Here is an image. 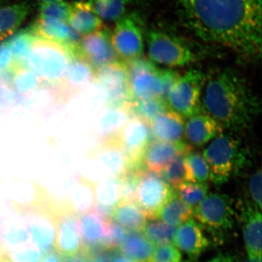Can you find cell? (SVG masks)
Returning a JSON list of instances; mask_svg holds the SVG:
<instances>
[{
  "label": "cell",
  "instance_id": "1",
  "mask_svg": "<svg viewBox=\"0 0 262 262\" xmlns=\"http://www.w3.org/2000/svg\"><path fill=\"white\" fill-rule=\"evenodd\" d=\"M262 0H181L184 22L198 37L249 59L261 53Z\"/></svg>",
  "mask_w": 262,
  "mask_h": 262
},
{
  "label": "cell",
  "instance_id": "2",
  "mask_svg": "<svg viewBox=\"0 0 262 262\" xmlns=\"http://www.w3.org/2000/svg\"><path fill=\"white\" fill-rule=\"evenodd\" d=\"M201 107L224 130L237 135L251 128L261 111L259 100L247 80L231 69L206 76Z\"/></svg>",
  "mask_w": 262,
  "mask_h": 262
},
{
  "label": "cell",
  "instance_id": "3",
  "mask_svg": "<svg viewBox=\"0 0 262 262\" xmlns=\"http://www.w3.org/2000/svg\"><path fill=\"white\" fill-rule=\"evenodd\" d=\"M72 56V48L36 38L24 67L34 72L45 85L58 91L61 87Z\"/></svg>",
  "mask_w": 262,
  "mask_h": 262
},
{
  "label": "cell",
  "instance_id": "4",
  "mask_svg": "<svg viewBox=\"0 0 262 262\" xmlns=\"http://www.w3.org/2000/svg\"><path fill=\"white\" fill-rule=\"evenodd\" d=\"M239 135L224 131L210 141L203 153L210 171V179L215 185L228 182L246 162Z\"/></svg>",
  "mask_w": 262,
  "mask_h": 262
},
{
  "label": "cell",
  "instance_id": "5",
  "mask_svg": "<svg viewBox=\"0 0 262 262\" xmlns=\"http://www.w3.org/2000/svg\"><path fill=\"white\" fill-rule=\"evenodd\" d=\"M193 214L202 229L217 242H222L233 229L235 212L232 198L225 194H207L194 208Z\"/></svg>",
  "mask_w": 262,
  "mask_h": 262
},
{
  "label": "cell",
  "instance_id": "6",
  "mask_svg": "<svg viewBox=\"0 0 262 262\" xmlns=\"http://www.w3.org/2000/svg\"><path fill=\"white\" fill-rule=\"evenodd\" d=\"M147 48L150 61L169 68L185 67L196 60L195 55L185 43L160 31L149 32Z\"/></svg>",
  "mask_w": 262,
  "mask_h": 262
},
{
  "label": "cell",
  "instance_id": "7",
  "mask_svg": "<svg viewBox=\"0 0 262 262\" xmlns=\"http://www.w3.org/2000/svg\"><path fill=\"white\" fill-rule=\"evenodd\" d=\"M206 78L205 74L196 69L181 76L169 94V108L187 118L201 113L202 92Z\"/></svg>",
  "mask_w": 262,
  "mask_h": 262
},
{
  "label": "cell",
  "instance_id": "8",
  "mask_svg": "<svg viewBox=\"0 0 262 262\" xmlns=\"http://www.w3.org/2000/svg\"><path fill=\"white\" fill-rule=\"evenodd\" d=\"M125 65L131 101L160 98L162 84L160 69L149 60L143 58L125 62Z\"/></svg>",
  "mask_w": 262,
  "mask_h": 262
},
{
  "label": "cell",
  "instance_id": "9",
  "mask_svg": "<svg viewBox=\"0 0 262 262\" xmlns=\"http://www.w3.org/2000/svg\"><path fill=\"white\" fill-rule=\"evenodd\" d=\"M112 45L117 58L128 62L142 58L144 39L142 30L134 15H123L117 20L113 32L110 34Z\"/></svg>",
  "mask_w": 262,
  "mask_h": 262
},
{
  "label": "cell",
  "instance_id": "10",
  "mask_svg": "<svg viewBox=\"0 0 262 262\" xmlns=\"http://www.w3.org/2000/svg\"><path fill=\"white\" fill-rule=\"evenodd\" d=\"M170 187L160 174L144 171L138 183L135 195L136 204L146 215V218L155 220L162 207L173 195Z\"/></svg>",
  "mask_w": 262,
  "mask_h": 262
},
{
  "label": "cell",
  "instance_id": "11",
  "mask_svg": "<svg viewBox=\"0 0 262 262\" xmlns=\"http://www.w3.org/2000/svg\"><path fill=\"white\" fill-rule=\"evenodd\" d=\"M126 156L128 168H142V156L146 146L155 140L149 122L132 116L117 136Z\"/></svg>",
  "mask_w": 262,
  "mask_h": 262
},
{
  "label": "cell",
  "instance_id": "12",
  "mask_svg": "<svg viewBox=\"0 0 262 262\" xmlns=\"http://www.w3.org/2000/svg\"><path fill=\"white\" fill-rule=\"evenodd\" d=\"M56 232L55 248L62 256H69L82 250L79 216L68 203L58 204L54 208Z\"/></svg>",
  "mask_w": 262,
  "mask_h": 262
},
{
  "label": "cell",
  "instance_id": "13",
  "mask_svg": "<svg viewBox=\"0 0 262 262\" xmlns=\"http://www.w3.org/2000/svg\"><path fill=\"white\" fill-rule=\"evenodd\" d=\"M107 97L106 106H125L130 102L126 65L116 61L96 71L95 82Z\"/></svg>",
  "mask_w": 262,
  "mask_h": 262
},
{
  "label": "cell",
  "instance_id": "14",
  "mask_svg": "<svg viewBox=\"0 0 262 262\" xmlns=\"http://www.w3.org/2000/svg\"><path fill=\"white\" fill-rule=\"evenodd\" d=\"M76 50L95 71L117 61L110 34L103 28L83 36Z\"/></svg>",
  "mask_w": 262,
  "mask_h": 262
},
{
  "label": "cell",
  "instance_id": "15",
  "mask_svg": "<svg viewBox=\"0 0 262 262\" xmlns=\"http://www.w3.org/2000/svg\"><path fill=\"white\" fill-rule=\"evenodd\" d=\"M89 155L102 179L120 178L128 168L126 156L117 138L98 141Z\"/></svg>",
  "mask_w": 262,
  "mask_h": 262
},
{
  "label": "cell",
  "instance_id": "16",
  "mask_svg": "<svg viewBox=\"0 0 262 262\" xmlns=\"http://www.w3.org/2000/svg\"><path fill=\"white\" fill-rule=\"evenodd\" d=\"M24 214L27 219L31 241L42 255L54 249L56 225L53 202L49 206Z\"/></svg>",
  "mask_w": 262,
  "mask_h": 262
},
{
  "label": "cell",
  "instance_id": "17",
  "mask_svg": "<svg viewBox=\"0 0 262 262\" xmlns=\"http://www.w3.org/2000/svg\"><path fill=\"white\" fill-rule=\"evenodd\" d=\"M76 46L72 48V58L63 84L56 91L61 103L80 94L95 82L96 71L79 54Z\"/></svg>",
  "mask_w": 262,
  "mask_h": 262
},
{
  "label": "cell",
  "instance_id": "18",
  "mask_svg": "<svg viewBox=\"0 0 262 262\" xmlns=\"http://www.w3.org/2000/svg\"><path fill=\"white\" fill-rule=\"evenodd\" d=\"M8 196L12 206L21 213L48 206L53 200L40 184L32 181L12 182L8 187Z\"/></svg>",
  "mask_w": 262,
  "mask_h": 262
},
{
  "label": "cell",
  "instance_id": "19",
  "mask_svg": "<svg viewBox=\"0 0 262 262\" xmlns=\"http://www.w3.org/2000/svg\"><path fill=\"white\" fill-rule=\"evenodd\" d=\"M192 150L187 143H173L155 139L146 146L142 156V164L149 171L160 174L177 157Z\"/></svg>",
  "mask_w": 262,
  "mask_h": 262
},
{
  "label": "cell",
  "instance_id": "20",
  "mask_svg": "<svg viewBox=\"0 0 262 262\" xmlns=\"http://www.w3.org/2000/svg\"><path fill=\"white\" fill-rule=\"evenodd\" d=\"M243 235L248 257L261 256V210L245 201L241 207Z\"/></svg>",
  "mask_w": 262,
  "mask_h": 262
},
{
  "label": "cell",
  "instance_id": "21",
  "mask_svg": "<svg viewBox=\"0 0 262 262\" xmlns=\"http://www.w3.org/2000/svg\"><path fill=\"white\" fill-rule=\"evenodd\" d=\"M30 29L36 37L69 48L75 47L80 41V34L63 20L38 18Z\"/></svg>",
  "mask_w": 262,
  "mask_h": 262
},
{
  "label": "cell",
  "instance_id": "22",
  "mask_svg": "<svg viewBox=\"0 0 262 262\" xmlns=\"http://www.w3.org/2000/svg\"><path fill=\"white\" fill-rule=\"evenodd\" d=\"M129 103L125 106H106L100 110L95 124L98 141L117 138L132 117L128 110Z\"/></svg>",
  "mask_w": 262,
  "mask_h": 262
},
{
  "label": "cell",
  "instance_id": "23",
  "mask_svg": "<svg viewBox=\"0 0 262 262\" xmlns=\"http://www.w3.org/2000/svg\"><path fill=\"white\" fill-rule=\"evenodd\" d=\"M173 241L192 260L196 259L209 246V241L203 233V229L192 218L179 226Z\"/></svg>",
  "mask_w": 262,
  "mask_h": 262
},
{
  "label": "cell",
  "instance_id": "24",
  "mask_svg": "<svg viewBox=\"0 0 262 262\" xmlns=\"http://www.w3.org/2000/svg\"><path fill=\"white\" fill-rule=\"evenodd\" d=\"M224 131L213 117L203 112L188 117L184 125L186 137L191 146L195 147L206 145Z\"/></svg>",
  "mask_w": 262,
  "mask_h": 262
},
{
  "label": "cell",
  "instance_id": "25",
  "mask_svg": "<svg viewBox=\"0 0 262 262\" xmlns=\"http://www.w3.org/2000/svg\"><path fill=\"white\" fill-rule=\"evenodd\" d=\"M67 23L80 35H87L103 28V21L96 14L90 0L71 4Z\"/></svg>",
  "mask_w": 262,
  "mask_h": 262
},
{
  "label": "cell",
  "instance_id": "26",
  "mask_svg": "<svg viewBox=\"0 0 262 262\" xmlns=\"http://www.w3.org/2000/svg\"><path fill=\"white\" fill-rule=\"evenodd\" d=\"M150 125L157 140L173 143L184 141V117L173 110L160 114Z\"/></svg>",
  "mask_w": 262,
  "mask_h": 262
},
{
  "label": "cell",
  "instance_id": "27",
  "mask_svg": "<svg viewBox=\"0 0 262 262\" xmlns=\"http://www.w3.org/2000/svg\"><path fill=\"white\" fill-rule=\"evenodd\" d=\"M28 225L24 213L7 219L0 227V246L3 253L30 242Z\"/></svg>",
  "mask_w": 262,
  "mask_h": 262
},
{
  "label": "cell",
  "instance_id": "28",
  "mask_svg": "<svg viewBox=\"0 0 262 262\" xmlns=\"http://www.w3.org/2000/svg\"><path fill=\"white\" fill-rule=\"evenodd\" d=\"M30 10V5L26 2L0 5V42L17 32Z\"/></svg>",
  "mask_w": 262,
  "mask_h": 262
},
{
  "label": "cell",
  "instance_id": "29",
  "mask_svg": "<svg viewBox=\"0 0 262 262\" xmlns=\"http://www.w3.org/2000/svg\"><path fill=\"white\" fill-rule=\"evenodd\" d=\"M112 220L130 232L142 231L146 216L135 201H120L114 206Z\"/></svg>",
  "mask_w": 262,
  "mask_h": 262
},
{
  "label": "cell",
  "instance_id": "30",
  "mask_svg": "<svg viewBox=\"0 0 262 262\" xmlns=\"http://www.w3.org/2000/svg\"><path fill=\"white\" fill-rule=\"evenodd\" d=\"M106 221L94 210L80 215L79 225L82 248L94 247L101 244L106 229Z\"/></svg>",
  "mask_w": 262,
  "mask_h": 262
},
{
  "label": "cell",
  "instance_id": "31",
  "mask_svg": "<svg viewBox=\"0 0 262 262\" xmlns=\"http://www.w3.org/2000/svg\"><path fill=\"white\" fill-rule=\"evenodd\" d=\"M67 203L79 215L93 210L96 203L94 182L82 176H79L75 185L71 189Z\"/></svg>",
  "mask_w": 262,
  "mask_h": 262
},
{
  "label": "cell",
  "instance_id": "32",
  "mask_svg": "<svg viewBox=\"0 0 262 262\" xmlns=\"http://www.w3.org/2000/svg\"><path fill=\"white\" fill-rule=\"evenodd\" d=\"M120 249L123 256L134 262L152 261L154 244L143 234L136 232L127 235Z\"/></svg>",
  "mask_w": 262,
  "mask_h": 262
},
{
  "label": "cell",
  "instance_id": "33",
  "mask_svg": "<svg viewBox=\"0 0 262 262\" xmlns=\"http://www.w3.org/2000/svg\"><path fill=\"white\" fill-rule=\"evenodd\" d=\"M192 207L184 203L175 192L162 207L156 219L159 218L165 223L177 227L192 218Z\"/></svg>",
  "mask_w": 262,
  "mask_h": 262
},
{
  "label": "cell",
  "instance_id": "34",
  "mask_svg": "<svg viewBox=\"0 0 262 262\" xmlns=\"http://www.w3.org/2000/svg\"><path fill=\"white\" fill-rule=\"evenodd\" d=\"M12 84L19 95L27 97L40 89L44 84L32 70L24 66H17L12 72Z\"/></svg>",
  "mask_w": 262,
  "mask_h": 262
},
{
  "label": "cell",
  "instance_id": "35",
  "mask_svg": "<svg viewBox=\"0 0 262 262\" xmlns=\"http://www.w3.org/2000/svg\"><path fill=\"white\" fill-rule=\"evenodd\" d=\"M128 110L131 116L139 117L151 123L160 114L169 110L168 103L160 98L133 101L129 103Z\"/></svg>",
  "mask_w": 262,
  "mask_h": 262
},
{
  "label": "cell",
  "instance_id": "36",
  "mask_svg": "<svg viewBox=\"0 0 262 262\" xmlns=\"http://www.w3.org/2000/svg\"><path fill=\"white\" fill-rule=\"evenodd\" d=\"M187 182L206 183L210 179V171L204 157L201 153L189 151L184 155Z\"/></svg>",
  "mask_w": 262,
  "mask_h": 262
},
{
  "label": "cell",
  "instance_id": "37",
  "mask_svg": "<svg viewBox=\"0 0 262 262\" xmlns=\"http://www.w3.org/2000/svg\"><path fill=\"white\" fill-rule=\"evenodd\" d=\"M96 204L113 208L120 201V185L117 179L106 177L94 182Z\"/></svg>",
  "mask_w": 262,
  "mask_h": 262
},
{
  "label": "cell",
  "instance_id": "38",
  "mask_svg": "<svg viewBox=\"0 0 262 262\" xmlns=\"http://www.w3.org/2000/svg\"><path fill=\"white\" fill-rule=\"evenodd\" d=\"M31 29L15 33L6 41L11 52L15 65L24 66L33 42L36 39Z\"/></svg>",
  "mask_w": 262,
  "mask_h": 262
},
{
  "label": "cell",
  "instance_id": "39",
  "mask_svg": "<svg viewBox=\"0 0 262 262\" xmlns=\"http://www.w3.org/2000/svg\"><path fill=\"white\" fill-rule=\"evenodd\" d=\"M144 236L153 244H171L175 236L176 227L168 225L162 221L155 220L146 222L142 229Z\"/></svg>",
  "mask_w": 262,
  "mask_h": 262
},
{
  "label": "cell",
  "instance_id": "40",
  "mask_svg": "<svg viewBox=\"0 0 262 262\" xmlns=\"http://www.w3.org/2000/svg\"><path fill=\"white\" fill-rule=\"evenodd\" d=\"M101 20H117L123 16L130 0H90Z\"/></svg>",
  "mask_w": 262,
  "mask_h": 262
},
{
  "label": "cell",
  "instance_id": "41",
  "mask_svg": "<svg viewBox=\"0 0 262 262\" xmlns=\"http://www.w3.org/2000/svg\"><path fill=\"white\" fill-rule=\"evenodd\" d=\"M177 189V195L186 204L190 207L198 206L208 194L207 183L185 182L181 184Z\"/></svg>",
  "mask_w": 262,
  "mask_h": 262
},
{
  "label": "cell",
  "instance_id": "42",
  "mask_svg": "<svg viewBox=\"0 0 262 262\" xmlns=\"http://www.w3.org/2000/svg\"><path fill=\"white\" fill-rule=\"evenodd\" d=\"M6 262H39L43 256L32 241L2 253Z\"/></svg>",
  "mask_w": 262,
  "mask_h": 262
},
{
  "label": "cell",
  "instance_id": "43",
  "mask_svg": "<svg viewBox=\"0 0 262 262\" xmlns=\"http://www.w3.org/2000/svg\"><path fill=\"white\" fill-rule=\"evenodd\" d=\"M160 175L173 189H177L183 183L187 182L184 155L177 157L173 161L163 169Z\"/></svg>",
  "mask_w": 262,
  "mask_h": 262
},
{
  "label": "cell",
  "instance_id": "44",
  "mask_svg": "<svg viewBox=\"0 0 262 262\" xmlns=\"http://www.w3.org/2000/svg\"><path fill=\"white\" fill-rule=\"evenodd\" d=\"M126 229L117 223L115 221H106V229L101 244L106 249L120 247L127 237Z\"/></svg>",
  "mask_w": 262,
  "mask_h": 262
},
{
  "label": "cell",
  "instance_id": "45",
  "mask_svg": "<svg viewBox=\"0 0 262 262\" xmlns=\"http://www.w3.org/2000/svg\"><path fill=\"white\" fill-rule=\"evenodd\" d=\"M70 7L71 4L66 1L41 3L39 8V18L56 19L67 22Z\"/></svg>",
  "mask_w": 262,
  "mask_h": 262
},
{
  "label": "cell",
  "instance_id": "46",
  "mask_svg": "<svg viewBox=\"0 0 262 262\" xmlns=\"http://www.w3.org/2000/svg\"><path fill=\"white\" fill-rule=\"evenodd\" d=\"M249 199L246 200L261 209V170L258 168L250 176L246 184Z\"/></svg>",
  "mask_w": 262,
  "mask_h": 262
},
{
  "label": "cell",
  "instance_id": "47",
  "mask_svg": "<svg viewBox=\"0 0 262 262\" xmlns=\"http://www.w3.org/2000/svg\"><path fill=\"white\" fill-rule=\"evenodd\" d=\"M182 254L178 248L171 244L158 245L155 248L154 262H180Z\"/></svg>",
  "mask_w": 262,
  "mask_h": 262
},
{
  "label": "cell",
  "instance_id": "48",
  "mask_svg": "<svg viewBox=\"0 0 262 262\" xmlns=\"http://www.w3.org/2000/svg\"><path fill=\"white\" fill-rule=\"evenodd\" d=\"M160 76L162 84L160 98L168 103L169 94L180 78L181 75L177 71L172 70L171 68H165L160 69Z\"/></svg>",
  "mask_w": 262,
  "mask_h": 262
},
{
  "label": "cell",
  "instance_id": "49",
  "mask_svg": "<svg viewBox=\"0 0 262 262\" xmlns=\"http://www.w3.org/2000/svg\"><path fill=\"white\" fill-rule=\"evenodd\" d=\"M15 67L8 43L0 42V72H12Z\"/></svg>",
  "mask_w": 262,
  "mask_h": 262
},
{
  "label": "cell",
  "instance_id": "50",
  "mask_svg": "<svg viewBox=\"0 0 262 262\" xmlns=\"http://www.w3.org/2000/svg\"><path fill=\"white\" fill-rule=\"evenodd\" d=\"M103 248L94 250L95 252L89 253L90 262H112V255L102 251ZM106 249V248H105Z\"/></svg>",
  "mask_w": 262,
  "mask_h": 262
},
{
  "label": "cell",
  "instance_id": "51",
  "mask_svg": "<svg viewBox=\"0 0 262 262\" xmlns=\"http://www.w3.org/2000/svg\"><path fill=\"white\" fill-rule=\"evenodd\" d=\"M63 262H90L89 254L82 248L80 252L76 254L63 256Z\"/></svg>",
  "mask_w": 262,
  "mask_h": 262
},
{
  "label": "cell",
  "instance_id": "52",
  "mask_svg": "<svg viewBox=\"0 0 262 262\" xmlns=\"http://www.w3.org/2000/svg\"><path fill=\"white\" fill-rule=\"evenodd\" d=\"M43 258H41L39 262H63V258L59 253L57 251L56 248L52 250L46 254L43 255Z\"/></svg>",
  "mask_w": 262,
  "mask_h": 262
},
{
  "label": "cell",
  "instance_id": "53",
  "mask_svg": "<svg viewBox=\"0 0 262 262\" xmlns=\"http://www.w3.org/2000/svg\"><path fill=\"white\" fill-rule=\"evenodd\" d=\"M206 262H234L233 258L228 254H219Z\"/></svg>",
  "mask_w": 262,
  "mask_h": 262
},
{
  "label": "cell",
  "instance_id": "54",
  "mask_svg": "<svg viewBox=\"0 0 262 262\" xmlns=\"http://www.w3.org/2000/svg\"><path fill=\"white\" fill-rule=\"evenodd\" d=\"M112 262H134L131 261V260L129 259L127 257H125V256H122V255H116V256H114L113 258V260H112Z\"/></svg>",
  "mask_w": 262,
  "mask_h": 262
},
{
  "label": "cell",
  "instance_id": "55",
  "mask_svg": "<svg viewBox=\"0 0 262 262\" xmlns=\"http://www.w3.org/2000/svg\"><path fill=\"white\" fill-rule=\"evenodd\" d=\"M239 262H261V256L254 258L248 257Z\"/></svg>",
  "mask_w": 262,
  "mask_h": 262
},
{
  "label": "cell",
  "instance_id": "56",
  "mask_svg": "<svg viewBox=\"0 0 262 262\" xmlns=\"http://www.w3.org/2000/svg\"><path fill=\"white\" fill-rule=\"evenodd\" d=\"M41 3H51V2L66 1V0H38Z\"/></svg>",
  "mask_w": 262,
  "mask_h": 262
},
{
  "label": "cell",
  "instance_id": "57",
  "mask_svg": "<svg viewBox=\"0 0 262 262\" xmlns=\"http://www.w3.org/2000/svg\"><path fill=\"white\" fill-rule=\"evenodd\" d=\"M0 262H6L5 261L4 257H3V255H0Z\"/></svg>",
  "mask_w": 262,
  "mask_h": 262
},
{
  "label": "cell",
  "instance_id": "58",
  "mask_svg": "<svg viewBox=\"0 0 262 262\" xmlns=\"http://www.w3.org/2000/svg\"><path fill=\"white\" fill-rule=\"evenodd\" d=\"M2 253H3V251H2L1 246H0V255H1Z\"/></svg>",
  "mask_w": 262,
  "mask_h": 262
},
{
  "label": "cell",
  "instance_id": "59",
  "mask_svg": "<svg viewBox=\"0 0 262 262\" xmlns=\"http://www.w3.org/2000/svg\"><path fill=\"white\" fill-rule=\"evenodd\" d=\"M151 262H154V261H151Z\"/></svg>",
  "mask_w": 262,
  "mask_h": 262
}]
</instances>
